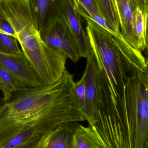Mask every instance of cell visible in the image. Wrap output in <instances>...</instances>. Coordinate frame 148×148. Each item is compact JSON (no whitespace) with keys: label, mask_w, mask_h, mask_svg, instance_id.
I'll return each instance as SVG.
<instances>
[{"label":"cell","mask_w":148,"mask_h":148,"mask_svg":"<svg viewBox=\"0 0 148 148\" xmlns=\"http://www.w3.org/2000/svg\"><path fill=\"white\" fill-rule=\"evenodd\" d=\"M77 123L75 124L72 148H102L91 128Z\"/></svg>","instance_id":"7c38bea8"},{"label":"cell","mask_w":148,"mask_h":148,"mask_svg":"<svg viewBox=\"0 0 148 148\" xmlns=\"http://www.w3.org/2000/svg\"><path fill=\"white\" fill-rule=\"evenodd\" d=\"M72 103L66 84L22 89L7 101H0V146L24 128L39 123L72 122Z\"/></svg>","instance_id":"6da1fadb"},{"label":"cell","mask_w":148,"mask_h":148,"mask_svg":"<svg viewBox=\"0 0 148 148\" xmlns=\"http://www.w3.org/2000/svg\"><path fill=\"white\" fill-rule=\"evenodd\" d=\"M33 16L40 33L62 16L66 0H29Z\"/></svg>","instance_id":"ba28073f"},{"label":"cell","mask_w":148,"mask_h":148,"mask_svg":"<svg viewBox=\"0 0 148 148\" xmlns=\"http://www.w3.org/2000/svg\"><path fill=\"white\" fill-rule=\"evenodd\" d=\"M1 92V91H0ZM1 96H0V101H1Z\"/></svg>","instance_id":"cb8c5ba5"},{"label":"cell","mask_w":148,"mask_h":148,"mask_svg":"<svg viewBox=\"0 0 148 148\" xmlns=\"http://www.w3.org/2000/svg\"><path fill=\"white\" fill-rule=\"evenodd\" d=\"M129 148L148 145V73H134L127 80L119 101Z\"/></svg>","instance_id":"277c9868"},{"label":"cell","mask_w":148,"mask_h":148,"mask_svg":"<svg viewBox=\"0 0 148 148\" xmlns=\"http://www.w3.org/2000/svg\"></svg>","instance_id":"484cf974"},{"label":"cell","mask_w":148,"mask_h":148,"mask_svg":"<svg viewBox=\"0 0 148 148\" xmlns=\"http://www.w3.org/2000/svg\"><path fill=\"white\" fill-rule=\"evenodd\" d=\"M0 11L12 27L21 50L44 84L58 81L66 71L67 56L42 40L29 0H4Z\"/></svg>","instance_id":"7a4b0ae2"},{"label":"cell","mask_w":148,"mask_h":148,"mask_svg":"<svg viewBox=\"0 0 148 148\" xmlns=\"http://www.w3.org/2000/svg\"><path fill=\"white\" fill-rule=\"evenodd\" d=\"M134 4L139 7L144 14L146 6V0H131Z\"/></svg>","instance_id":"44dd1931"},{"label":"cell","mask_w":148,"mask_h":148,"mask_svg":"<svg viewBox=\"0 0 148 148\" xmlns=\"http://www.w3.org/2000/svg\"><path fill=\"white\" fill-rule=\"evenodd\" d=\"M0 65L18 79L25 88L44 85L23 53L15 54L0 51Z\"/></svg>","instance_id":"52a82bcc"},{"label":"cell","mask_w":148,"mask_h":148,"mask_svg":"<svg viewBox=\"0 0 148 148\" xmlns=\"http://www.w3.org/2000/svg\"><path fill=\"white\" fill-rule=\"evenodd\" d=\"M0 51L8 53L19 54L22 53L15 37L0 33Z\"/></svg>","instance_id":"2e32d148"},{"label":"cell","mask_w":148,"mask_h":148,"mask_svg":"<svg viewBox=\"0 0 148 148\" xmlns=\"http://www.w3.org/2000/svg\"><path fill=\"white\" fill-rule=\"evenodd\" d=\"M96 1L102 17L116 32L121 33L115 0H96Z\"/></svg>","instance_id":"5bb4252c"},{"label":"cell","mask_w":148,"mask_h":148,"mask_svg":"<svg viewBox=\"0 0 148 148\" xmlns=\"http://www.w3.org/2000/svg\"><path fill=\"white\" fill-rule=\"evenodd\" d=\"M86 20L91 48L111 96L119 103L129 77L146 70V59L142 51L131 46L121 33L112 34L93 21Z\"/></svg>","instance_id":"3957f363"},{"label":"cell","mask_w":148,"mask_h":148,"mask_svg":"<svg viewBox=\"0 0 148 148\" xmlns=\"http://www.w3.org/2000/svg\"><path fill=\"white\" fill-rule=\"evenodd\" d=\"M145 24V42L146 49L148 53V0H146L144 14Z\"/></svg>","instance_id":"ffe728a7"},{"label":"cell","mask_w":148,"mask_h":148,"mask_svg":"<svg viewBox=\"0 0 148 148\" xmlns=\"http://www.w3.org/2000/svg\"><path fill=\"white\" fill-rule=\"evenodd\" d=\"M40 34L48 46L63 53L73 62L76 63L81 58L75 41L63 16Z\"/></svg>","instance_id":"8992f818"},{"label":"cell","mask_w":148,"mask_h":148,"mask_svg":"<svg viewBox=\"0 0 148 148\" xmlns=\"http://www.w3.org/2000/svg\"><path fill=\"white\" fill-rule=\"evenodd\" d=\"M147 148H148V147H147Z\"/></svg>","instance_id":"d4e9b609"},{"label":"cell","mask_w":148,"mask_h":148,"mask_svg":"<svg viewBox=\"0 0 148 148\" xmlns=\"http://www.w3.org/2000/svg\"><path fill=\"white\" fill-rule=\"evenodd\" d=\"M25 88L13 75L0 65V91L3 101H8L13 94Z\"/></svg>","instance_id":"4fadbf2b"},{"label":"cell","mask_w":148,"mask_h":148,"mask_svg":"<svg viewBox=\"0 0 148 148\" xmlns=\"http://www.w3.org/2000/svg\"><path fill=\"white\" fill-rule=\"evenodd\" d=\"M146 70L148 73V56L146 59Z\"/></svg>","instance_id":"7402d4cb"},{"label":"cell","mask_w":148,"mask_h":148,"mask_svg":"<svg viewBox=\"0 0 148 148\" xmlns=\"http://www.w3.org/2000/svg\"><path fill=\"white\" fill-rule=\"evenodd\" d=\"M86 90L85 76L84 73L80 80L74 82L71 92V97L73 102L82 111L85 104Z\"/></svg>","instance_id":"9a60e30c"},{"label":"cell","mask_w":148,"mask_h":148,"mask_svg":"<svg viewBox=\"0 0 148 148\" xmlns=\"http://www.w3.org/2000/svg\"><path fill=\"white\" fill-rule=\"evenodd\" d=\"M49 133L46 134L42 136L30 140L26 143L19 145L14 148H37L44 140Z\"/></svg>","instance_id":"d6986e66"},{"label":"cell","mask_w":148,"mask_h":148,"mask_svg":"<svg viewBox=\"0 0 148 148\" xmlns=\"http://www.w3.org/2000/svg\"><path fill=\"white\" fill-rule=\"evenodd\" d=\"M86 81V99L82 112L88 123L94 120L104 101L109 90L105 77L97 62L93 50L87 58L84 73Z\"/></svg>","instance_id":"5b68a950"},{"label":"cell","mask_w":148,"mask_h":148,"mask_svg":"<svg viewBox=\"0 0 148 148\" xmlns=\"http://www.w3.org/2000/svg\"><path fill=\"white\" fill-rule=\"evenodd\" d=\"M115 1L121 33L131 46L138 49L133 28V12L137 6L134 5L131 0H115Z\"/></svg>","instance_id":"30bf717a"},{"label":"cell","mask_w":148,"mask_h":148,"mask_svg":"<svg viewBox=\"0 0 148 148\" xmlns=\"http://www.w3.org/2000/svg\"><path fill=\"white\" fill-rule=\"evenodd\" d=\"M72 1L74 4H79L82 6L88 12V14L101 16L96 0H72Z\"/></svg>","instance_id":"e0dca14e"},{"label":"cell","mask_w":148,"mask_h":148,"mask_svg":"<svg viewBox=\"0 0 148 148\" xmlns=\"http://www.w3.org/2000/svg\"><path fill=\"white\" fill-rule=\"evenodd\" d=\"M62 123L52 130L37 148H72L75 124Z\"/></svg>","instance_id":"8fae6325"},{"label":"cell","mask_w":148,"mask_h":148,"mask_svg":"<svg viewBox=\"0 0 148 148\" xmlns=\"http://www.w3.org/2000/svg\"><path fill=\"white\" fill-rule=\"evenodd\" d=\"M0 33H1V34H7L6 33H5V32H4V31H3V30H2L1 29H0Z\"/></svg>","instance_id":"603a6c76"},{"label":"cell","mask_w":148,"mask_h":148,"mask_svg":"<svg viewBox=\"0 0 148 148\" xmlns=\"http://www.w3.org/2000/svg\"><path fill=\"white\" fill-rule=\"evenodd\" d=\"M0 29L6 34L12 36L16 39L15 34L10 23L1 11H0Z\"/></svg>","instance_id":"ac0fdd59"},{"label":"cell","mask_w":148,"mask_h":148,"mask_svg":"<svg viewBox=\"0 0 148 148\" xmlns=\"http://www.w3.org/2000/svg\"><path fill=\"white\" fill-rule=\"evenodd\" d=\"M62 16L65 18L75 41L81 58L87 59L91 50L89 39L83 27L81 16L75 9L72 0L65 1Z\"/></svg>","instance_id":"9c48e42d"}]
</instances>
